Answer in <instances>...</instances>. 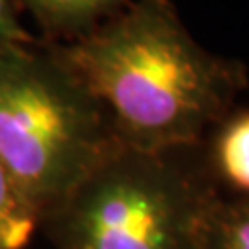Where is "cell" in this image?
Wrapping results in <instances>:
<instances>
[{"instance_id":"7a4b0ae2","label":"cell","mask_w":249,"mask_h":249,"mask_svg":"<svg viewBox=\"0 0 249 249\" xmlns=\"http://www.w3.org/2000/svg\"><path fill=\"white\" fill-rule=\"evenodd\" d=\"M120 146L104 106L46 43L0 48V164L41 220Z\"/></svg>"},{"instance_id":"3957f363","label":"cell","mask_w":249,"mask_h":249,"mask_svg":"<svg viewBox=\"0 0 249 249\" xmlns=\"http://www.w3.org/2000/svg\"><path fill=\"white\" fill-rule=\"evenodd\" d=\"M201 146L116 148L41 220L53 249H199L220 196Z\"/></svg>"},{"instance_id":"277c9868","label":"cell","mask_w":249,"mask_h":249,"mask_svg":"<svg viewBox=\"0 0 249 249\" xmlns=\"http://www.w3.org/2000/svg\"><path fill=\"white\" fill-rule=\"evenodd\" d=\"M133 0H15L41 30V41L67 45L89 36L124 11Z\"/></svg>"},{"instance_id":"6da1fadb","label":"cell","mask_w":249,"mask_h":249,"mask_svg":"<svg viewBox=\"0 0 249 249\" xmlns=\"http://www.w3.org/2000/svg\"><path fill=\"white\" fill-rule=\"evenodd\" d=\"M48 46L104 106L118 142L139 151L203 146L249 85L240 61L190 36L172 0H133L89 36Z\"/></svg>"},{"instance_id":"5b68a950","label":"cell","mask_w":249,"mask_h":249,"mask_svg":"<svg viewBox=\"0 0 249 249\" xmlns=\"http://www.w3.org/2000/svg\"><path fill=\"white\" fill-rule=\"evenodd\" d=\"M201 153L222 194L249 197V107H234L209 133Z\"/></svg>"},{"instance_id":"ba28073f","label":"cell","mask_w":249,"mask_h":249,"mask_svg":"<svg viewBox=\"0 0 249 249\" xmlns=\"http://www.w3.org/2000/svg\"><path fill=\"white\" fill-rule=\"evenodd\" d=\"M15 0H0V48L36 45L37 39L22 26Z\"/></svg>"},{"instance_id":"8992f818","label":"cell","mask_w":249,"mask_h":249,"mask_svg":"<svg viewBox=\"0 0 249 249\" xmlns=\"http://www.w3.org/2000/svg\"><path fill=\"white\" fill-rule=\"evenodd\" d=\"M199 249H249V197L220 196L205 218Z\"/></svg>"},{"instance_id":"52a82bcc","label":"cell","mask_w":249,"mask_h":249,"mask_svg":"<svg viewBox=\"0 0 249 249\" xmlns=\"http://www.w3.org/2000/svg\"><path fill=\"white\" fill-rule=\"evenodd\" d=\"M39 229V214L0 164V249H26Z\"/></svg>"}]
</instances>
